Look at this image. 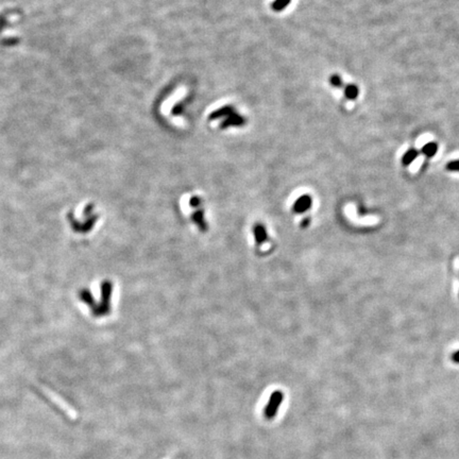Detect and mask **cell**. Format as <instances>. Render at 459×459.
<instances>
[{"instance_id":"cell-10","label":"cell","mask_w":459,"mask_h":459,"mask_svg":"<svg viewBox=\"0 0 459 459\" xmlns=\"http://www.w3.org/2000/svg\"><path fill=\"white\" fill-rule=\"evenodd\" d=\"M445 169H447L448 171L459 172V159H454V161L449 162L447 165H445Z\"/></svg>"},{"instance_id":"cell-12","label":"cell","mask_w":459,"mask_h":459,"mask_svg":"<svg viewBox=\"0 0 459 459\" xmlns=\"http://www.w3.org/2000/svg\"><path fill=\"white\" fill-rule=\"evenodd\" d=\"M451 358H452V361H453V363L459 364V350L456 351V352H454V353L452 354Z\"/></svg>"},{"instance_id":"cell-8","label":"cell","mask_w":459,"mask_h":459,"mask_svg":"<svg viewBox=\"0 0 459 459\" xmlns=\"http://www.w3.org/2000/svg\"><path fill=\"white\" fill-rule=\"evenodd\" d=\"M291 0H275V1L272 3V9L276 12H280L284 10L286 6H287L290 3Z\"/></svg>"},{"instance_id":"cell-4","label":"cell","mask_w":459,"mask_h":459,"mask_svg":"<svg viewBox=\"0 0 459 459\" xmlns=\"http://www.w3.org/2000/svg\"><path fill=\"white\" fill-rule=\"evenodd\" d=\"M311 206V198L308 195H303L295 203V211L302 213L307 211Z\"/></svg>"},{"instance_id":"cell-2","label":"cell","mask_w":459,"mask_h":459,"mask_svg":"<svg viewBox=\"0 0 459 459\" xmlns=\"http://www.w3.org/2000/svg\"><path fill=\"white\" fill-rule=\"evenodd\" d=\"M245 118L241 115H238L236 114V113H233L232 115L228 116L227 119H224V121L221 122L220 124V128L221 129H227V128H230L232 127V125H243L245 124Z\"/></svg>"},{"instance_id":"cell-1","label":"cell","mask_w":459,"mask_h":459,"mask_svg":"<svg viewBox=\"0 0 459 459\" xmlns=\"http://www.w3.org/2000/svg\"><path fill=\"white\" fill-rule=\"evenodd\" d=\"M283 400L284 395L282 391L275 390V392H272L269 398V401L264 410V416L267 420H272V419L276 416L278 407H280V405L283 403Z\"/></svg>"},{"instance_id":"cell-5","label":"cell","mask_w":459,"mask_h":459,"mask_svg":"<svg viewBox=\"0 0 459 459\" xmlns=\"http://www.w3.org/2000/svg\"><path fill=\"white\" fill-rule=\"evenodd\" d=\"M419 154H420V151L417 150L416 148L408 149L406 152L404 153L401 158L402 165L405 166V167H407V166H409L419 156Z\"/></svg>"},{"instance_id":"cell-7","label":"cell","mask_w":459,"mask_h":459,"mask_svg":"<svg viewBox=\"0 0 459 459\" xmlns=\"http://www.w3.org/2000/svg\"><path fill=\"white\" fill-rule=\"evenodd\" d=\"M358 95H359V89L357 85L353 83L345 85V88H344L345 98L349 99V100H355V99L358 97Z\"/></svg>"},{"instance_id":"cell-9","label":"cell","mask_w":459,"mask_h":459,"mask_svg":"<svg viewBox=\"0 0 459 459\" xmlns=\"http://www.w3.org/2000/svg\"><path fill=\"white\" fill-rule=\"evenodd\" d=\"M330 83H331L332 86H334V88H336V89H341L342 85H343L341 77L339 75H337V74L332 75L330 77Z\"/></svg>"},{"instance_id":"cell-3","label":"cell","mask_w":459,"mask_h":459,"mask_svg":"<svg viewBox=\"0 0 459 459\" xmlns=\"http://www.w3.org/2000/svg\"><path fill=\"white\" fill-rule=\"evenodd\" d=\"M234 111H235V109L231 105L223 106V108L218 109V110H216V111H214L212 113V114L210 115V121H216V119H219V118L228 117V116L232 115L233 113H234Z\"/></svg>"},{"instance_id":"cell-6","label":"cell","mask_w":459,"mask_h":459,"mask_svg":"<svg viewBox=\"0 0 459 459\" xmlns=\"http://www.w3.org/2000/svg\"><path fill=\"white\" fill-rule=\"evenodd\" d=\"M437 151H438V144L436 142H429L427 145H424L421 149L422 154L428 158L435 156Z\"/></svg>"},{"instance_id":"cell-11","label":"cell","mask_w":459,"mask_h":459,"mask_svg":"<svg viewBox=\"0 0 459 459\" xmlns=\"http://www.w3.org/2000/svg\"><path fill=\"white\" fill-rule=\"evenodd\" d=\"M182 112H183V104L181 103H178L174 110H172V113H174V115H180V114H182Z\"/></svg>"}]
</instances>
